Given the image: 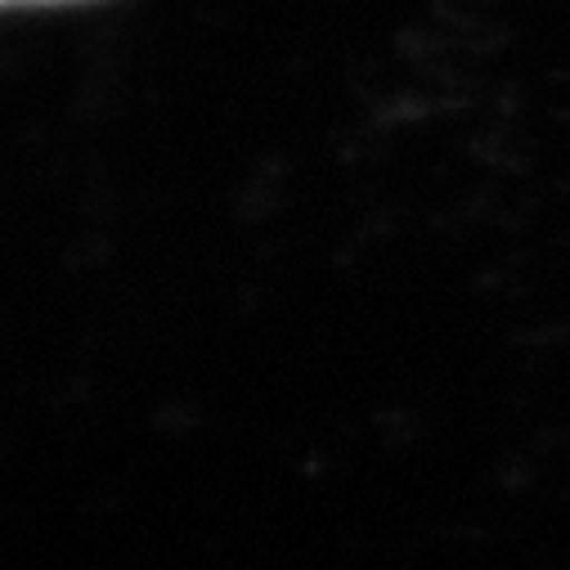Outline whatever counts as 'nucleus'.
Wrapping results in <instances>:
<instances>
[{
  "instance_id": "obj_1",
  "label": "nucleus",
  "mask_w": 570,
  "mask_h": 570,
  "mask_svg": "<svg viewBox=\"0 0 570 570\" xmlns=\"http://www.w3.org/2000/svg\"><path fill=\"white\" fill-rule=\"evenodd\" d=\"M14 6H81V0H0V10H14Z\"/></svg>"
}]
</instances>
